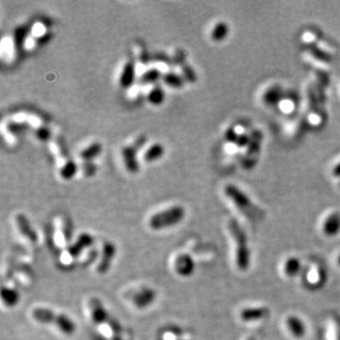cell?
Here are the masks:
<instances>
[{
	"instance_id": "1",
	"label": "cell",
	"mask_w": 340,
	"mask_h": 340,
	"mask_svg": "<svg viewBox=\"0 0 340 340\" xmlns=\"http://www.w3.org/2000/svg\"><path fill=\"white\" fill-rule=\"evenodd\" d=\"M30 317L35 323L52 328L66 338L74 336L77 332V324L70 316L50 307L37 306L31 310Z\"/></svg>"
},
{
	"instance_id": "2",
	"label": "cell",
	"mask_w": 340,
	"mask_h": 340,
	"mask_svg": "<svg viewBox=\"0 0 340 340\" xmlns=\"http://www.w3.org/2000/svg\"><path fill=\"white\" fill-rule=\"evenodd\" d=\"M227 228L233 244V258L235 267L237 271H248L251 267L252 260L248 236L239 223L234 219L229 220Z\"/></svg>"
},
{
	"instance_id": "3",
	"label": "cell",
	"mask_w": 340,
	"mask_h": 340,
	"mask_svg": "<svg viewBox=\"0 0 340 340\" xmlns=\"http://www.w3.org/2000/svg\"><path fill=\"white\" fill-rule=\"evenodd\" d=\"M185 218V210L181 205H173L152 214L148 219V229L154 233H162L178 226Z\"/></svg>"
},
{
	"instance_id": "4",
	"label": "cell",
	"mask_w": 340,
	"mask_h": 340,
	"mask_svg": "<svg viewBox=\"0 0 340 340\" xmlns=\"http://www.w3.org/2000/svg\"><path fill=\"white\" fill-rule=\"evenodd\" d=\"M224 194L234 203L237 210H239L246 218H249V220L257 221L264 217V211L258 206H255L252 200L236 185H226L224 187Z\"/></svg>"
},
{
	"instance_id": "5",
	"label": "cell",
	"mask_w": 340,
	"mask_h": 340,
	"mask_svg": "<svg viewBox=\"0 0 340 340\" xmlns=\"http://www.w3.org/2000/svg\"><path fill=\"white\" fill-rule=\"evenodd\" d=\"M302 284L309 290H318L326 284L327 273L322 264L312 262L303 269L301 273Z\"/></svg>"
},
{
	"instance_id": "6",
	"label": "cell",
	"mask_w": 340,
	"mask_h": 340,
	"mask_svg": "<svg viewBox=\"0 0 340 340\" xmlns=\"http://www.w3.org/2000/svg\"><path fill=\"white\" fill-rule=\"evenodd\" d=\"M128 299L131 306L137 309H145L151 306L156 299L154 289L148 287H137L129 292Z\"/></svg>"
},
{
	"instance_id": "7",
	"label": "cell",
	"mask_w": 340,
	"mask_h": 340,
	"mask_svg": "<svg viewBox=\"0 0 340 340\" xmlns=\"http://www.w3.org/2000/svg\"><path fill=\"white\" fill-rule=\"evenodd\" d=\"M270 316V309L264 305H249L241 307L238 312V319L244 323H259Z\"/></svg>"
},
{
	"instance_id": "8",
	"label": "cell",
	"mask_w": 340,
	"mask_h": 340,
	"mask_svg": "<svg viewBox=\"0 0 340 340\" xmlns=\"http://www.w3.org/2000/svg\"><path fill=\"white\" fill-rule=\"evenodd\" d=\"M172 270L183 278L190 277L196 270V264L192 257L187 253H179L172 261Z\"/></svg>"
},
{
	"instance_id": "9",
	"label": "cell",
	"mask_w": 340,
	"mask_h": 340,
	"mask_svg": "<svg viewBox=\"0 0 340 340\" xmlns=\"http://www.w3.org/2000/svg\"><path fill=\"white\" fill-rule=\"evenodd\" d=\"M284 328L288 335L296 340L303 339L306 334V326L305 322L297 315H288L285 317Z\"/></svg>"
},
{
	"instance_id": "10",
	"label": "cell",
	"mask_w": 340,
	"mask_h": 340,
	"mask_svg": "<svg viewBox=\"0 0 340 340\" xmlns=\"http://www.w3.org/2000/svg\"><path fill=\"white\" fill-rule=\"evenodd\" d=\"M321 233L325 237H335L340 233V213L332 211L323 218L320 227Z\"/></svg>"
},
{
	"instance_id": "11",
	"label": "cell",
	"mask_w": 340,
	"mask_h": 340,
	"mask_svg": "<svg viewBox=\"0 0 340 340\" xmlns=\"http://www.w3.org/2000/svg\"><path fill=\"white\" fill-rule=\"evenodd\" d=\"M303 265L299 258L296 256H288L286 257L280 266V271L285 278L293 279L297 276L301 275L303 271Z\"/></svg>"
},
{
	"instance_id": "12",
	"label": "cell",
	"mask_w": 340,
	"mask_h": 340,
	"mask_svg": "<svg viewBox=\"0 0 340 340\" xmlns=\"http://www.w3.org/2000/svg\"><path fill=\"white\" fill-rule=\"evenodd\" d=\"M137 150L132 146L125 147L122 149V157L126 169L131 173H137L139 171V162L137 160Z\"/></svg>"
},
{
	"instance_id": "13",
	"label": "cell",
	"mask_w": 340,
	"mask_h": 340,
	"mask_svg": "<svg viewBox=\"0 0 340 340\" xmlns=\"http://www.w3.org/2000/svg\"><path fill=\"white\" fill-rule=\"evenodd\" d=\"M134 79H135L134 63L133 61H128L123 68L122 73L119 79V84L124 89H128L133 84Z\"/></svg>"
},
{
	"instance_id": "14",
	"label": "cell",
	"mask_w": 340,
	"mask_h": 340,
	"mask_svg": "<svg viewBox=\"0 0 340 340\" xmlns=\"http://www.w3.org/2000/svg\"><path fill=\"white\" fill-rule=\"evenodd\" d=\"M307 47H308L309 52L314 57L315 59L323 61V62H326V63L331 62V55L325 52L320 46H318V44H316L312 39H308Z\"/></svg>"
},
{
	"instance_id": "15",
	"label": "cell",
	"mask_w": 340,
	"mask_h": 340,
	"mask_svg": "<svg viewBox=\"0 0 340 340\" xmlns=\"http://www.w3.org/2000/svg\"><path fill=\"white\" fill-rule=\"evenodd\" d=\"M164 154H165V148L161 144L156 143L146 150L144 154V160L147 163H152V162L158 161L160 158L163 157Z\"/></svg>"
},
{
	"instance_id": "16",
	"label": "cell",
	"mask_w": 340,
	"mask_h": 340,
	"mask_svg": "<svg viewBox=\"0 0 340 340\" xmlns=\"http://www.w3.org/2000/svg\"><path fill=\"white\" fill-rule=\"evenodd\" d=\"M101 151H102L101 144L100 143H93L92 145H90L87 148H84L80 152L79 157L84 162H92L93 159H95V158L100 155Z\"/></svg>"
},
{
	"instance_id": "17",
	"label": "cell",
	"mask_w": 340,
	"mask_h": 340,
	"mask_svg": "<svg viewBox=\"0 0 340 340\" xmlns=\"http://www.w3.org/2000/svg\"><path fill=\"white\" fill-rule=\"evenodd\" d=\"M229 30L230 28L226 23L218 22V24L214 26L211 32V39L216 43L222 42L223 40L226 39L227 36L229 34Z\"/></svg>"
},
{
	"instance_id": "18",
	"label": "cell",
	"mask_w": 340,
	"mask_h": 340,
	"mask_svg": "<svg viewBox=\"0 0 340 340\" xmlns=\"http://www.w3.org/2000/svg\"><path fill=\"white\" fill-rule=\"evenodd\" d=\"M18 299H19V294L15 289L9 288V287L2 288V302L4 305L7 306V307L16 306Z\"/></svg>"
},
{
	"instance_id": "19",
	"label": "cell",
	"mask_w": 340,
	"mask_h": 340,
	"mask_svg": "<svg viewBox=\"0 0 340 340\" xmlns=\"http://www.w3.org/2000/svg\"><path fill=\"white\" fill-rule=\"evenodd\" d=\"M165 98H166L165 92H164L163 88L158 84L152 88L148 93V102L150 104L154 105V106H159V105L162 104L165 101Z\"/></svg>"
},
{
	"instance_id": "20",
	"label": "cell",
	"mask_w": 340,
	"mask_h": 340,
	"mask_svg": "<svg viewBox=\"0 0 340 340\" xmlns=\"http://www.w3.org/2000/svg\"><path fill=\"white\" fill-rule=\"evenodd\" d=\"M162 79H163V81L165 82V84H166L169 87L180 89V88L183 87V85H184V79L176 73L168 72L163 76Z\"/></svg>"
},
{
	"instance_id": "21",
	"label": "cell",
	"mask_w": 340,
	"mask_h": 340,
	"mask_svg": "<svg viewBox=\"0 0 340 340\" xmlns=\"http://www.w3.org/2000/svg\"><path fill=\"white\" fill-rule=\"evenodd\" d=\"M78 172V165L72 161L68 160L60 169V175L63 180H71L73 179Z\"/></svg>"
},
{
	"instance_id": "22",
	"label": "cell",
	"mask_w": 340,
	"mask_h": 340,
	"mask_svg": "<svg viewBox=\"0 0 340 340\" xmlns=\"http://www.w3.org/2000/svg\"><path fill=\"white\" fill-rule=\"evenodd\" d=\"M162 78V74L156 68L146 71L140 78V82L142 84H150V83H156L159 79Z\"/></svg>"
},
{
	"instance_id": "23",
	"label": "cell",
	"mask_w": 340,
	"mask_h": 340,
	"mask_svg": "<svg viewBox=\"0 0 340 340\" xmlns=\"http://www.w3.org/2000/svg\"><path fill=\"white\" fill-rule=\"evenodd\" d=\"M28 31L29 28L26 26H20L14 31V44L18 50H21L23 48Z\"/></svg>"
},
{
	"instance_id": "24",
	"label": "cell",
	"mask_w": 340,
	"mask_h": 340,
	"mask_svg": "<svg viewBox=\"0 0 340 340\" xmlns=\"http://www.w3.org/2000/svg\"><path fill=\"white\" fill-rule=\"evenodd\" d=\"M263 134L261 131H256L253 132L251 136V141L249 144V149H248V154L253 155L258 153V150L260 148Z\"/></svg>"
},
{
	"instance_id": "25",
	"label": "cell",
	"mask_w": 340,
	"mask_h": 340,
	"mask_svg": "<svg viewBox=\"0 0 340 340\" xmlns=\"http://www.w3.org/2000/svg\"><path fill=\"white\" fill-rule=\"evenodd\" d=\"M282 96V92L279 88L272 87L267 91V93L264 95V100L268 104H273L279 101Z\"/></svg>"
},
{
	"instance_id": "26",
	"label": "cell",
	"mask_w": 340,
	"mask_h": 340,
	"mask_svg": "<svg viewBox=\"0 0 340 340\" xmlns=\"http://www.w3.org/2000/svg\"><path fill=\"white\" fill-rule=\"evenodd\" d=\"M182 67H183L182 69H183V78L186 79L187 81L194 83L197 80V76H196L194 70L192 69V67L188 64H183Z\"/></svg>"
},
{
	"instance_id": "27",
	"label": "cell",
	"mask_w": 340,
	"mask_h": 340,
	"mask_svg": "<svg viewBox=\"0 0 340 340\" xmlns=\"http://www.w3.org/2000/svg\"><path fill=\"white\" fill-rule=\"evenodd\" d=\"M36 137L43 142H46L51 138V131L45 127H41L35 131Z\"/></svg>"
},
{
	"instance_id": "28",
	"label": "cell",
	"mask_w": 340,
	"mask_h": 340,
	"mask_svg": "<svg viewBox=\"0 0 340 340\" xmlns=\"http://www.w3.org/2000/svg\"><path fill=\"white\" fill-rule=\"evenodd\" d=\"M82 170L87 177H92L96 173V167L92 162H84L82 166Z\"/></svg>"
},
{
	"instance_id": "29",
	"label": "cell",
	"mask_w": 340,
	"mask_h": 340,
	"mask_svg": "<svg viewBox=\"0 0 340 340\" xmlns=\"http://www.w3.org/2000/svg\"><path fill=\"white\" fill-rule=\"evenodd\" d=\"M250 141H251V137L247 136L246 134L239 135L238 138H237V141H236V145L240 148H243V147H246L247 145L250 144Z\"/></svg>"
},
{
	"instance_id": "30",
	"label": "cell",
	"mask_w": 340,
	"mask_h": 340,
	"mask_svg": "<svg viewBox=\"0 0 340 340\" xmlns=\"http://www.w3.org/2000/svg\"><path fill=\"white\" fill-rule=\"evenodd\" d=\"M147 141H148V138H147L145 135H144V136H140L139 138H137L136 141L134 142V144L132 145V147L138 151V150H140L141 148H143V147L146 145Z\"/></svg>"
},
{
	"instance_id": "31",
	"label": "cell",
	"mask_w": 340,
	"mask_h": 340,
	"mask_svg": "<svg viewBox=\"0 0 340 340\" xmlns=\"http://www.w3.org/2000/svg\"><path fill=\"white\" fill-rule=\"evenodd\" d=\"M24 128H25L24 124L14 123V124H9V131L13 132V133H19V132L25 131L26 129H24Z\"/></svg>"
},
{
	"instance_id": "32",
	"label": "cell",
	"mask_w": 340,
	"mask_h": 340,
	"mask_svg": "<svg viewBox=\"0 0 340 340\" xmlns=\"http://www.w3.org/2000/svg\"><path fill=\"white\" fill-rule=\"evenodd\" d=\"M225 138H226L228 142H236L238 136L236 135V131L232 128H230L229 130H227L225 132Z\"/></svg>"
},
{
	"instance_id": "33",
	"label": "cell",
	"mask_w": 340,
	"mask_h": 340,
	"mask_svg": "<svg viewBox=\"0 0 340 340\" xmlns=\"http://www.w3.org/2000/svg\"><path fill=\"white\" fill-rule=\"evenodd\" d=\"M332 174L336 178H340V162H339L332 170Z\"/></svg>"
},
{
	"instance_id": "34",
	"label": "cell",
	"mask_w": 340,
	"mask_h": 340,
	"mask_svg": "<svg viewBox=\"0 0 340 340\" xmlns=\"http://www.w3.org/2000/svg\"><path fill=\"white\" fill-rule=\"evenodd\" d=\"M49 40H50V34H44V36L41 37V39L39 41L43 42V44H44V43H46Z\"/></svg>"
},
{
	"instance_id": "35",
	"label": "cell",
	"mask_w": 340,
	"mask_h": 340,
	"mask_svg": "<svg viewBox=\"0 0 340 340\" xmlns=\"http://www.w3.org/2000/svg\"><path fill=\"white\" fill-rule=\"evenodd\" d=\"M337 264H338L339 267H340V253L338 255V257H337Z\"/></svg>"
},
{
	"instance_id": "36",
	"label": "cell",
	"mask_w": 340,
	"mask_h": 340,
	"mask_svg": "<svg viewBox=\"0 0 340 340\" xmlns=\"http://www.w3.org/2000/svg\"></svg>"
}]
</instances>
